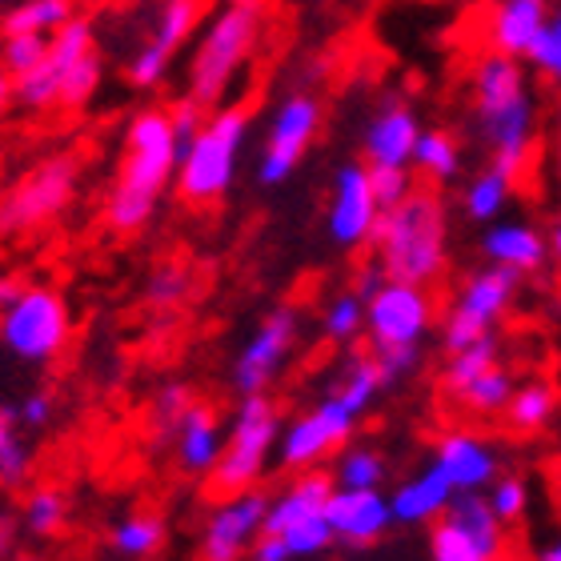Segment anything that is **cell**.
Here are the masks:
<instances>
[{"mask_svg":"<svg viewBox=\"0 0 561 561\" xmlns=\"http://www.w3.org/2000/svg\"><path fill=\"white\" fill-rule=\"evenodd\" d=\"M33 473V445L24 442L21 421L0 413V490H21Z\"/></svg>","mask_w":561,"mask_h":561,"instance_id":"d590c367","label":"cell"},{"mask_svg":"<svg viewBox=\"0 0 561 561\" xmlns=\"http://www.w3.org/2000/svg\"><path fill=\"white\" fill-rule=\"evenodd\" d=\"M389 478V461L374 445H345L333 466V481L341 490H381Z\"/></svg>","mask_w":561,"mask_h":561,"instance_id":"d6a6232c","label":"cell"},{"mask_svg":"<svg viewBox=\"0 0 561 561\" xmlns=\"http://www.w3.org/2000/svg\"><path fill=\"white\" fill-rule=\"evenodd\" d=\"M369 176H374V193L381 201V209H393L398 201H405L413 193V176L410 169H389V164H369Z\"/></svg>","mask_w":561,"mask_h":561,"instance_id":"c3c4849f","label":"cell"},{"mask_svg":"<svg viewBox=\"0 0 561 561\" xmlns=\"http://www.w3.org/2000/svg\"><path fill=\"white\" fill-rule=\"evenodd\" d=\"M413 169L430 181H454L461 173V140L449 129H421L417 149H413Z\"/></svg>","mask_w":561,"mask_h":561,"instance_id":"836d02e7","label":"cell"},{"mask_svg":"<svg viewBox=\"0 0 561 561\" xmlns=\"http://www.w3.org/2000/svg\"><path fill=\"white\" fill-rule=\"evenodd\" d=\"M321 133V101L313 93H289L277 105L270 121V133H265V145H261L257 157V181L265 188L285 185L297 164L305 161V152L313 145V137Z\"/></svg>","mask_w":561,"mask_h":561,"instance_id":"4fadbf2b","label":"cell"},{"mask_svg":"<svg viewBox=\"0 0 561 561\" xmlns=\"http://www.w3.org/2000/svg\"><path fill=\"white\" fill-rule=\"evenodd\" d=\"M374 261L389 280H410L433 289L449 270V213L433 188H413L410 197L381 213L374 237Z\"/></svg>","mask_w":561,"mask_h":561,"instance_id":"3957f363","label":"cell"},{"mask_svg":"<svg viewBox=\"0 0 561 561\" xmlns=\"http://www.w3.org/2000/svg\"><path fill=\"white\" fill-rule=\"evenodd\" d=\"M386 386L389 381H386V374H381V365H377L374 353H357V357H350V362L341 365V374L329 393H333L350 413L365 417V413L377 405V398H381Z\"/></svg>","mask_w":561,"mask_h":561,"instance_id":"d4e9b609","label":"cell"},{"mask_svg":"<svg viewBox=\"0 0 561 561\" xmlns=\"http://www.w3.org/2000/svg\"><path fill=\"white\" fill-rule=\"evenodd\" d=\"M430 561H497V553H490L485 546L461 534L457 526L449 522H433V534H430Z\"/></svg>","mask_w":561,"mask_h":561,"instance_id":"60d3db41","label":"cell"},{"mask_svg":"<svg viewBox=\"0 0 561 561\" xmlns=\"http://www.w3.org/2000/svg\"><path fill=\"white\" fill-rule=\"evenodd\" d=\"M526 60L541 81L561 89V0L550 9V21H546V28L538 33V41H534Z\"/></svg>","mask_w":561,"mask_h":561,"instance_id":"ab89813d","label":"cell"},{"mask_svg":"<svg viewBox=\"0 0 561 561\" xmlns=\"http://www.w3.org/2000/svg\"><path fill=\"white\" fill-rule=\"evenodd\" d=\"M381 201L374 193V176L365 161H345L333 176L325 205V233L341 253L374 245L377 225H381Z\"/></svg>","mask_w":561,"mask_h":561,"instance_id":"7c38bea8","label":"cell"},{"mask_svg":"<svg viewBox=\"0 0 561 561\" xmlns=\"http://www.w3.org/2000/svg\"><path fill=\"white\" fill-rule=\"evenodd\" d=\"M433 466L454 481L457 493H485L502 473V454L473 430H449L433 445Z\"/></svg>","mask_w":561,"mask_h":561,"instance_id":"e0dca14e","label":"cell"},{"mask_svg":"<svg viewBox=\"0 0 561 561\" xmlns=\"http://www.w3.org/2000/svg\"><path fill=\"white\" fill-rule=\"evenodd\" d=\"M558 417V389L550 381H526L514 389V398L505 405V421L517 433H541Z\"/></svg>","mask_w":561,"mask_h":561,"instance_id":"1f68e13d","label":"cell"},{"mask_svg":"<svg viewBox=\"0 0 561 561\" xmlns=\"http://www.w3.org/2000/svg\"><path fill=\"white\" fill-rule=\"evenodd\" d=\"M297 333H301V317L293 305H273L270 313L253 325V333H249V341L241 345L233 362V389L241 398L270 393V386L289 362L293 345H297Z\"/></svg>","mask_w":561,"mask_h":561,"instance_id":"5bb4252c","label":"cell"},{"mask_svg":"<svg viewBox=\"0 0 561 561\" xmlns=\"http://www.w3.org/2000/svg\"><path fill=\"white\" fill-rule=\"evenodd\" d=\"M417 140H421V117L405 105V101L389 96V101L377 105V113L369 117V125H365V137H362L365 164L410 169Z\"/></svg>","mask_w":561,"mask_h":561,"instance_id":"d6986e66","label":"cell"},{"mask_svg":"<svg viewBox=\"0 0 561 561\" xmlns=\"http://www.w3.org/2000/svg\"><path fill=\"white\" fill-rule=\"evenodd\" d=\"M96 48V28L89 16H72L60 33L48 36V53L45 60L28 69L24 77H16V105L28 108V113H48V108H60V89H65V77L72 72V65L81 57H89Z\"/></svg>","mask_w":561,"mask_h":561,"instance_id":"9a60e30c","label":"cell"},{"mask_svg":"<svg viewBox=\"0 0 561 561\" xmlns=\"http://www.w3.org/2000/svg\"><path fill=\"white\" fill-rule=\"evenodd\" d=\"M546 237H550V257L561 265V213H558V217H553L550 233H546Z\"/></svg>","mask_w":561,"mask_h":561,"instance_id":"9f6ffc18","label":"cell"},{"mask_svg":"<svg viewBox=\"0 0 561 561\" xmlns=\"http://www.w3.org/2000/svg\"><path fill=\"white\" fill-rule=\"evenodd\" d=\"M69 526V497L57 485H36L24 497V529L36 538H57Z\"/></svg>","mask_w":561,"mask_h":561,"instance_id":"8d00e7d4","label":"cell"},{"mask_svg":"<svg viewBox=\"0 0 561 561\" xmlns=\"http://www.w3.org/2000/svg\"><path fill=\"white\" fill-rule=\"evenodd\" d=\"M365 333V297L357 289H341L321 309V337L333 345H353Z\"/></svg>","mask_w":561,"mask_h":561,"instance_id":"e575fe53","label":"cell"},{"mask_svg":"<svg viewBox=\"0 0 561 561\" xmlns=\"http://www.w3.org/2000/svg\"><path fill=\"white\" fill-rule=\"evenodd\" d=\"M445 522H449V526H457L461 534H469V538L478 541V546H485L490 553H497V558H502L505 522L493 514V505H490V497H485V493H457L454 505L445 510Z\"/></svg>","mask_w":561,"mask_h":561,"instance_id":"4316f807","label":"cell"},{"mask_svg":"<svg viewBox=\"0 0 561 561\" xmlns=\"http://www.w3.org/2000/svg\"><path fill=\"white\" fill-rule=\"evenodd\" d=\"M517 285H522V277L514 270H502V265H490V261H485V270L469 273L442 321V350L457 353L478 345L481 337H493L497 321L514 305Z\"/></svg>","mask_w":561,"mask_h":561,"instance_id":"30bf717a","label":"cell"},{"mask_svg":"<svg viewBox=\"0 0 561 561\" xmlns=\"http://www.w3.org/2000/svg\"><path fill=\"white\" fill-rule=\"evenodd\" d=\"M454 497H457L454 481L430 461V466L410 473L398 490L389 493V510H393V522H398V526H433V522L445 517V510L454 505Z\"/></svg>","mask_w":561,"mask_h":561,"instance_id":"cb8c5ba5","label":"cell"},{"mask_svg":"<svg viewBox=\"0 0 561 561\" xmlns=\"http://www.w3.org/2000/svg\"><path fill=\"white\" fill-rule=\"evenodd\" d=\"M21 293H24V280L16 277V273H0V313H4Z\"/></svg>","mask_w":561,"mask_h":561,"instance_id":"f5cc1de1","label":"cell"},{"mask_svg":"<svg viewBox=\"0 0 561 561\" xmlns=\"http://www.w3.org/2000/svg\"><path fill=\"white\" fill-rule=\"evenodd\" d=\"M105 81V60H101V48H93L89 57H81L72 65V72L65 77V89H60V108H84L96 96Z\"/></svg>","mask_w":561,"mask_h":561,"instance_id":"b9f144b4","label":"cell"},{"mask_svg":"<svg viewBox=\"0 0 561 561\" xmlns=\"http://www.w3.org/2000/svg\"><path fill=\"white\" fill-rule=\"evenodd\" d=\"M265 514H270V493H221L205 517V526H201V561L249 558L253 541L265 534Z\"/></svg>","mask_w":561,"mask_h":561,"instance_id":"2e32d148","label":"cell"},{"mask_svg":"<svg viewBox=\"0 0 561 561\" xmlns=\"http://www.w3.org/2000/svg\"><path fill=\"white\" fill-rule=\"evenodd\" d=\"M72 16H77V0H16V4L4 12L0 33L53 36V33H60Z\"/></svg>","mask_w":561,"mask_h":561,"instance_id":"f546056e","label":"cell"},{"mask_svg":"<svg viewBox=\"0 0 561 561\" xmlns=\"http://www.w3.org/2000/svg\"><path fill=\"white\" fill-rule=\"evenodd\" d=\"M502 362V345H497V333L493 337H481L478 345H469V350H457L449 353V362H445V389L449 393H457L461 386H469L473 377H481L485 369H493V365Z\"/></svg>","mask_w":561,"mask_h":561,"instance_id":"74e56055","label":"cell"},{"mask_svg":"<svg viewBox=\"0 0 561 561\" xmlns=\"http://www.w3.org/2000/svg\"><path fill=\"white\" fill-rule=\"evenodd\" d=\"M514 389H517L514 374L497 362L493 369H485L481 377H473L469 386H461L457 393H449V398H454L466 413H478V417H497V413H505V405H510V398H514Z\"/></svg>","mask_w":561,"mask_h":561,"instance_id":"4dcf8cb0","label":"cell"},{"mask_svg":"<svg viewBox=\"0 0 561 561\" xmlns=\"http://www.w3.org/2000/svg\"><path fill=\"white\" fill-rule=\"evenodd\" d=\"M485 497H490L493 514L502 517L505 526L522 522L529 510V485H526V478H517V473H497V481L485 490Z\"/></svg>","mask_w":561,"mask_h":561,"instance_id":"f6af8a7d","label":"cell"},{"mask_svg":"<svg viewBox=\"0 0 561 561\" xmlns=\"http://www.w3.org/2000/svg\"><path fill=\"white\" fill-rule=\"evenodd\" d=\"M12 417L21 421L24 430H45L48 421L57 417V398H53L48 389H33V393L21 401V410L12 413Z\"/></svg>","mask_w":561,"mask_h":561,"instance_id":"681fc988","label":"cell"},{"mask_svg":"<svg viewBox=\"0 0 561 561\" xmlns=\"http://www.w3.org/2000/svg\"><path fill=\"white\" fill-rule=\"evenodd\" d=\"M193 293V270L185 261H164L149 273V285H145V301L152 309H181Z\"/></svg>","mask_w":561,"mask_h":561,"instance_id":"f35d334b","label":"cell"},{"mask_svg":"<svg viewBox=\"0 0 561 561\" xmlns=\"http://www.w3.org/2000/svg\"><path fill=\"white\" fill-rule=\"evenodd\" d=\"M325 517L333 538L353 550L377 546L389 534V526H398L393 510H389V493L381 490H341L337 485L325 505Z\"/></svg>","mask_w":561,"mask_h":561,"instance_id":"ac0fdd59","label":"cell"},{"mask_svg":"<svg viewBox=\"0 0 561 561\" xmlns=\"http://www.w3.org/2000/svg\"><path fill=\"white\" fill-rule=\"evenodd\" d=\"M469 105H473V129L490 152V164L505 169L510 176L526 173L538 145V96L526 65L502 53L478 57L469 69Z\"/></svg>","mask_w":561,"mask_h":561,"instance_id":"7a4b0ae2","label":"cell"},{"mask_svg":"<svg viewBox=\"0 0 561 561\" xmlns=\"http://www.w3.org/2000/svg\"><path fill=\"white\" fill-rule=\"evenodd\" d=\"M205 9H209V0H161L145 41H149V45H157L161 53H169V57H176V53H181V45H185L188 36L201 28V21H205Z\"/></svg>","mask_w":561,"mask_h":561,"instance_id":"83f0119b","label":"cell"},{"mask_svg":"<svg viewBox=\"0 0 561 561\" xmlns=\"http://www.w3.org/2000/svg\"><path fill=\"white\" fill-rule=\"evenodd\" d=\"M265 36V4H221L201 28L185 72V96L201 108L229 101L233 84L257 57Z\"/></svg>","mask_w":561,"mask_h":561,"instance_id":"277c9868","label":"cell"},{"mask_svg":"<svg viewBox=\"0 0 561 561\" xmlns=\"http://www.w3.org/2000/svg\"><path fill=\"white\" fill-rule=\"evenodd\" d=\"M249 561H293L289 550H285V541L273 538V534H261L253 541V550H249Z\"/></svg>","mask_w":561,"mask_h":561,"instance_id":"f907efd6","label":"cell"},{"mask_svg":"<svg viewBox=\"0 0 561 561\" xmlns=\"http://www.w3.org/2000/svg\"><path fill=\"white\" fill-rule=\"evenodd\" d=\"M481 253L490 265L514 270L517 277L538 273L550 261V237L541 233L534 221H517V217H502L481 229Z\"/></svg>","mask_w":561,"mask_h":561,"instance_id":"7402d4cb","label":"cell"},{"mask_svg":"<svg viewBox=\"0 0 561 561\" xmlns=\"http://www.w3.org/2000/svg\"><path fill=\"white\" fill-rule=\"evenodd\" d=\"M273 538L285 541V550H289V558H317V553H325L329 546H337V538H333V529H329V517H309V522H297V526H289L285 534H273Z\"/></svg>","mask_w":561,"mask_h":561,"instance_id":"7bdbcfd3","label":"cell"},{"mask_svg":"<svg viewBox=\"0 0 561 561\" xmlns=\"http://www.w3.org/2000/svg\"><path fill=\"white\" fill-rule=\"evenodd\" d=\"M553 173H558V185H561V113H558V125H553Z\"/></svg>","mask_w":561,"mask_h":561,"instance_id":"6f0895ef","label":"cell"},{"mask_svg":"<svg viewBox=\"0 0 561 561\" xmlns=\"http://www.w3.org/2000/svg\"><path fill=\"white\" fill-rule=\"evenodd\" d=\"M193 401H197V393L185 381H164V386H157V393H152V421H157V430L173 433V425L181 421V413Z\"/></svg>","mask_w":561,"mask_h":561,"instance_id":"7dc6e473","label":"cell"},{"mask_svg":"<svg viewBox=\"0 0 561 561\" xmlns=\"http://www.w3.org/2000/svg\"><path fill=\"white\" fill-rule=\"evenodd\" d=\"M77 4H84V9H96V4H108V0H77Z\"/></svg>","mask_w":561,"mask_h":561,"instance_id":"680465c9","label":"cell"},{"mask_svg":"<svg viewBox=\"0 0 561 561\" xmlns=\"http://www.w3.org/2000/svg\"><path fill=\"white\" fill-rule=\"evenodd\" d=\"M357 413H350L333 393L317 401L313 410L297 413L285 421L277 445V466L285 473H305V469H321L329 457H337L357 433Z\"/></svg>","mask_w":561,"mask_h":561,"instance_id":"8fae6325","label":"cell"},{"mask_svg":"<svg viewBox=\"0 0 561 561\" xmlns=\"http://www.w3.org/2000/svg\"><path fill=\"white\" fill-rule=\"evenodd\" d=\"M280 430H285V417H280V405L270 393H253V398H241L233 421L225 425V449L217 469L209 473L213 493H241V490H257V481L270 473V466L277 461V445Z\"/></svg>","mask_w":561,"mask_h":561,"instance_id":"ba28073f","label":"cell"},{"mask_svg":"<svg viewBox=\"0 0 561 561\" xmlns=\"http://www.w3.org/2000/svg\"><path fill=\"white\" fill-rule=\"evenodd\" d=\"M534 561H561V529L553 534L550 541H546V546H541L538 558H534Z\"/></svg>","mask_w":561,"mask_h":561,"instance_id":"11a10c76","label":"cell"},{"mask_svg":"<svg viewBox=\"0 0 561 561\" xmlns=\"http://www.w3.org/2000/svg\"><path fill=\"white\" fill-rule=\"evenodd\" d=\"M381 280H386L381 265H377V261H369V265H365V270L357 273V285H353V289H357L365 297V301H369V297H374V293L381 289Z\"/></svg>","mask_w":561,"mask_h":561,"instance_id":"816d5d0a","label":"cell"},{"mask_svg":"<svg viewBox=\"0 0 561 561\" xmlns=\"http://www.w3.org/2000/svg\"><path fill=\"white\" fill-rule=\"evenodd\" d=\"M173 449H176V466L185 469L188 478H209L217 461H221L225 449V425L221 413L213 410L209 401H193L181 421L173 425Z\"/></svg>","mask_w":561,"mask_h":561,"instance_id":"ffe728a7","label":"cell"},{"mask_svg":"<svg viewBox=\"0 0 561 561\" xmlns=\"http://www.w3.org/2000/svg\"><path fill=\"white\" fill-rule=\"evenodd\" d=\"M164 538H169V526H164L161 514H149V510H137V514H125L108 534V546L113 553L129 561H149L152 553H161Z\"/></svg>","mask_w":561,"mask_h":561,"instance_id":"f1b7e54d","label":"cell"},{"mask_svg":"<svg viewBox=\"0 0 561 561\" xmlns=\"http://www.w3.org/2000/svg\"><path fill=\"white\" fill-rule=\"evenodd\" d=\"M181 164V133L173 108H140L125 125V145L105 197V225L113 233H145L161 209V197L176 185Z\"/></svg>","mask_w":561,"mask_h":561,"instance_id":"6da1fadb","label":"cell"},{"mask_svg":"<svg viewBox=\"0 0 561 561\" xmlns=\"http://www.w3.org/2000/svg\"><path fill=\"white\" fill-rule=\"evenodd\" d=\"M16 105V77L0 69V121L9 117V108Z\"/></svg>","mask_w":561,"mask_h":561,"instance_id":"db71d44e","label":"cell"},{"mask_svg":"<svg viewBox=\"0 0 561 561\" xmlns=\"http://www.w3.org/2000/svg\"><path fill=\"white\" fill-rule=\"evenodd\" d=\"M0 21H4V12H0Z\"/></svg>","mask_w":561,"mask_h":561,"instance_id":"be15d7a7","label":"cell"},{"mask_svg":"<svg viewBox=\"0 0 561 561\" xmlns=\"http://www.w3.org/2000/svg\"><path fill=\"white\" fill-rule=\"evenodd\" d=\"M514 185L517 176H510L505 169L490 164V169H481L478 176H469L466 193H461V209L473 225H493L502 221L505 209H510V201H514Z\"/></svg>","mask_w":561,"mask_h":561,"instance_id":"484cf974","label":"cell"},{"mask_svg":"<svg viewBox=\"0 0 561 561\" xmlns=\"http://www.w3.org/2000/svg\"><path fill=\"white\" fill-rule=\"evenodd\" d=\"M249 129H253V108L249 101H225L209 108L201 129L181 145L176 164V197L193 209H209L233 188L241 173V152H245Z\"/></svg>","mask_w":561,"mask_h":561,"instance_id":"5b68a950","label":"cell"},{"mask_svg":"<svg viewBox=\"0 0 561 561\" xmlns=\"http://www.w3.org/2000/svg\"><path fill=\"white\" fill-rule=\"evenodd\" d=\"M72 341V309L65 293L48 285H24V293L0 313V345L24 365H53Z\"/></svg>","mask_w":561,"mask_h":561,"instance_id":"9c48e42d","label":"cell"},{"mask_svg":"<svg viewBox=\"0 0 561 561\" xmlns=\"http://www.w3.org/2000/svg\"><path fill=\"white\" fill-rule=\"evenodd\" d=\"M81 152H48L33 161L0 193V241H16V237H28L60 221L81 193Z\"/></svg>","mask_w":561,"mask_h":561,"instance_id":"52a82bcc","label":"cell"},{"mask_svg":"<svg viewBox=\"0 0 561 561\" xmlns=\"http://www.w3.org/2000/svg\"><path fill=\"white\" fill-rule=\"evenodd\" d=\"M337 490L333 473L325 469H305V473H293L285 485L270 497V514H265V534H285L297 522H309V517L325 514L329 497Z\"/></svg>","mask_w":561,"mask_h":561,"instance_id":"603a6c76","label":"cell"},{"mask_svg":"<svg viewBox=\"0 0 561 561\" xmlns=\"http://www.w3.org/2000/svg\"><path fill=\"white\" fill-rule=\"evenodd\" d=\"M48 53V36L33 33H4L0 41V69L12 72V77H24L28 69H36Z\"/></svg>","mask_w":561,"mask_h":561,"instance_id":"ee69618b","label":"cell"},{"mask_svg":"<svg viewBox=\"0 0 561 561\" xmlns=\"http://www.w3.org/2000/svg\"><path fill=\"white\" fill-rule=\"evenodd\" d=\"M221 4H265V0H221Z\"/></svg>","mask_w":561,"mask_h":561,"instance_id":"91938a15","label":"cell"},{"mask_svg":"<svg viewBox=\"0 0 561 561\" xmlns=\"http://www.w3.org/2000/svg\"><path fill=\"white\" fill-rule=\"evenodd\" d=\"M0 561H4V534H0Z\"/></svg>","mask_w":561,"mask_h":561,"instance_id":"94428289","label":"cell"},{"mask_svg":"<svg viewBox=\"0 0 561 561\" xmlns=\"http://www.w3.org/2000/svg\"><path fill=\"white\" fill-rule=\"evenodd\" d=\"M169 69H173V57L145 41L129 57V65H125V77H129L133 89H157L169 77Z\"/></svg>","mask_w":561,"mask_h":561,"instance_id":"bcb514c9","label":"cell"},{"mask_svg":"<svg viewBox=\"0 0 561 561\" xmlns=\"http://www.w3.org/2000/svg\"><path fill=\"white\" fill-rule=\"evenodd\" d=\"M12 561H36V558H12Z\"/></svg>","mask_w":561,"mask_h":561,"instance_id":"6125c7cd","label":"cell"},{"mask_svg":"<svg viewBox=\"0 0 561 561\" xmlns=\"http://www.w3.org/2000/svg\"><path fill=\"white\" fill-rule=\"evenodd\" d=\"M550 0H493L485 12V48L526 60L538 33L550 21Z\"/></svg>","mask_w":561,"mask_h":561,"instance_id":"44dd1931","label":"cell"},{"mask_svg":"<svg viewBox=\"0 0 561 561\" xmlns=\"http://www.w3.org/2000/svg\"><path fill=\"white\" fill-rule=\"evenodd\" d=\"M437 325V301L425 285L381 280V289L365 301V337L386 381L410 377L421 362V345Z\"/></svg>","mask_w":561,"mask_h":561,"instance_id":"8992f818","label":"cell"}]
</instances>
